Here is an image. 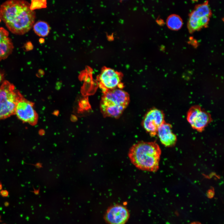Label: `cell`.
I'll list each match as a JSON object with an SVG mask.
<instances>
[{
  "mask_svg": "<svg viewBox=\"0 0 224 224\" xmlns=\"http://www.w3.org/2000/svg\"><path fill=\"white\" fill-rule=\"evenodd\" d=\"M35 13L27 1L10 0L3 2L0 6V19L12 33L23 35L33 27Z\"/></svg>",
  "mask_w": 224,
  "mask_h": 224,
  "instance_id": "6da1fadb",
  "label": "cell"
},
{
  "mask_svg": "<svg viewBox=\"0 0 224 224\" xmlns=\"http://www.w3.org/2000/svg\"><path fill=\"white\" fill-rule=\"evenodd\" d=\"M161 151L155 142L140 141L130 148L128 156L132 163L142 170L156 172L159 167Z\"/></svg>",
  "mask_w": 224,
  "mask_h": 224,
  "instance_id": "7a4b0ae2",
  "label": "cell"
},
{
  "mask_svg": "<svg viewBox=\"0 0 224 224\" xmlns=\"http://www.w3.org/2000/svg\"><path fill=\"white\" fill-rule=\"evenodd\" d=\"M129 102L127 92L116 88L104 92L100 109L105 117L117 118L122 114Z\"/></svg>",
  "mask_w": 224,
  "mask_h": 224,
  "instance_id": "3957f363",
  "label": "cell"
},
{
  "mask_svg": "<svg viewBox=\"0 0 224 224\" xmlns=\"http://www.w3.org/2000/svg\"><path fill=\"white\" fill-rule=\"evenodd\" d=\"M23 97L13 84L4 81L0 86V119L15 114L17 104Z\"/></svg>",
  "mask_w": 224,
  "mask_h": 224,
  "instance_id": "277c9868",
  "label": "cell"
},
{
  "mask_svg": "<svg viewBox=\"0 0 224 224\" xmlns=\"http://www.w3.org/2000/svg\"><path fill=\"white\" fill-rule=\"evenodd\" d=\"M123 75L120 72L109 68L104 67L99 77L100 86L103 92L116 88L122 89Z\"/></svg>",
  "mask_w": 224,
  "mask_h": 224,
  "instance_id": "5b68a950",
  "label": "cell"
},
{
  "mask_svg": "<svg viewBox=\"0 0 224 224\" xmlns=\"http://www.w3.org/2000/svg\"><path fill=\"white\" fill-rule=\"evenodd\" d=\"M187 119L191 127L199 131H203L212 121L210 114L199 105L191 107L188 111Z\"/></svg>",
  "mask_w": 224,
  "mask_h": 224,
  "instance_id": "8992f818",
  "label": "cell"
},
{
  "mask_svg": "<svg viewBox=\"0 0 224 224\" xmlns=\"http://www.w3.org/2000/svg\"><path fill=\"white\" fill-rule=\"evenodd\" d=\"M15 114L23 122L32 125L37 123L38 116L34 108L33 103L23 97L17 104Z\"/></svg>",
  "mask_w": 224,
  "mask_h": 224,
  "instance_id": "52a82bcc",
  "label": "cell"
},
{
  "mask_svg": "<svg viewBox=\"0 0 224 224\" xmlns=\"http://www.w3.org/2000/svg\"><path fill=\"white\" fill-rule=\"evenodd\" d=\"M165 122L163 112L156 108L150 110L145 115L142 122L145 130L152 137L157 134L159 127Z\"/></svg>",
  "mask_w": 224,
  "mask_h": 224,
  "instance_id": "ba28073f",
  "label": "cell"
},
{
  "mask_svg": "<svg viewBox=\"0 0 224 224\" xmlns=\"http://www.w3.org/2000/svg\"><path fill=\"white\" fill-rule=\"evenodd\" d=\"M210 13V10L207 3L197 6L190 16L189 22L190 30H198L206 25L208 22Z\"/></svg>",
  "mask_w": 224,
  "mask_h": 224,
  "instance_id": "9c48e42d",
  "label": "cell"
},
{
  "mask_svg": "<svg viewBox=\"0 0 224 224\" xmlns=\"http://www.w3.org/2000/svg\"><path fill=\"white\" fill-rule=\"evenodd\" d=\"M129 217V212L126 208L121 205L116 204L107 210L105 218L109 224H125Z\"/></svg>",
  "mask_w": 224,
  "mask_h": 224,
  "instance_id": "30bf717a",
  "label": "cell"
},
{
  "mask_svg": "<svg viewBox=\"0 0 224 224\" xmlns=\"http://www.w3.org/2000/svg\"><path fill=\"white\" fill-rule=\"evenodd\" d=\"M157 134L163 145L167 147L174 146L177 141L176 135L173 133L170 124L165 122L158 128Z\"/></svg>",
  "mask_w": 224,
  "mask_h": 224,
  "instance_id": "8fae6325",
  "label": "cell"
},
{
  "mask_svg": "<svg viewBox=\"0 0 224 224\" xmlns=\"http://www.w3.org/2000/svg\"><path fill=\"white\" fill-rule=\"evenodd\" d=\"M14 46L9 37L8 32L0 27V61L7 58L12 53Z\"/></svg>",
  "mask_w": 224,
  "mask_h": 224,
  "instance_id": "7c38bea8",
  "label": "cell"
},
{
  "mask_svg": "<svg viewBox=\"0 0 224 224\" xmlns=\"http://www.w3.org/2000/svg\"><path fill=\"white\" fill-rule=\"evenodd\" d=\"M33 27L35 32L40 36H46L49 32L50 27L49 25L44 21H38L34 24Z\"/></svg>",
  "mask_w": 224,
  "mask_h": 224,
  "instance_id": "4fadbf2b",
  "label": "cell"
},
{
  "mask_svg": "<svg viewBox=\"0 0 224 224\" xmlns=\"http://www.w3.org/2000/svg\"><path fill=\"white\" fill-rule=\"evenodd\" d=\"M167 24L170 29L173 30H177L181 27L182 21L181 18L178 16L172 15L168 18Z\"/></svg>",
  "mask_w": 224,
  "mask_h": 224,
  "instance_id": "5bb4252c",
  "label": "cell"
},
{
  "mask_svg": "<svg viewBox=\"0 0 224 224\" xmlns=\"http://www.w3.org/2000/svg\"><path fill=\"white\" fill-rule=\"evenodd\" d=\"M1 195L3 197H7L8 194V192L5 190H3L0 192Z\"/></svg>",
  "mask_w": 224,
  "mask_h": 224,
  "instance_id": "9a60e30c",
  "label": "cell"
},
{
  "mask_svg": "<svg viewBox=\"0 0 224 224\" xmlns=\"http://www.w3.org/2000/svg\"><path fill=\"white\" fill-rule=\"evenodd\" d=\"M3 78V76L2 74L0 72V83L2 80Z\"/></svg>",
  "mask_w": 224,
  "mask_h": 224,
  "instance_id": "2e32d148",
  "label": "cell"
},
{
  "mask_svg": "<svg viewBox=\"0 0 224 224\" xmlns=\"http://www.w3.org/2000/svg\"><path fill=\"white\" fill-rule=\"evenodd\" d=\"M191 224H201L199 223H198L195 222V223H192Z\"/></svg>",
  "mask_w": 224,
  "mask_h": 224,
  "instance_id": "e0dca14e",
  "label": "cell"
},
{
  "mask_svg": "<svg viewBox=\"0 0 224 224\" xmlns=\"http://www.w3.org/2000/svg\"><path fill=\"white\" fill-rule=\"evenodd\" d=\"M1 188H2L1 186H0V189H1Z\"/></svg>",
  "mask_w": 224,
  "mask_h": 224,
  "instance_id": "ac0fdd59",
  "label": "cell"
}]
</instances>
